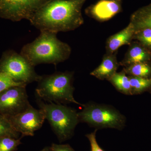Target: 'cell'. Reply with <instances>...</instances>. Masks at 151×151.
<instances>
[{"mask_svg": "<svg viewBox=\"0 0 151 151\" xmlns=\"http://www.w3.org/2000/svg\"><path fill=\"white\" fill-rule=\"evenodd\" d=\"M86 0H52L29 21L40 31L58 33L74 30L84 24L81 10Z\"/></svg>", "mask_w": 151, "mask_h": 151, "instance_id": "6da1fadb", "label": "cell"}, {"mask_svg": "<svg viewBox=\"0 0 151 151\" xmlns=\"http://www.w3.org/2000/svg\"><path fill=\"white\" fill-rule=\"evenodd\" d=\"M57 33L42 31L32 42L23 47L20 53L33 66L42 63L57 65L69 58L71 49L57 37Z\"/></svg>", "mask_w": 151, "mask_h": 151, "instance_id": "7a4b0ae2", "label": "cell"}, {"mask_svg": "<svg viewBox=\"0 0 151 151\" xmlns=\"http://www.w3.org/2000/svg\"><path fill=\"white\" fill-rule=\"evenodd\" d=\"M72 72H55L50 75L41 76L38 81L35 92L42 100L56 104L73 103L83 107L73 97Z\"/></svg>", "mask_w": 151, "mask_h": 151, "instance_id": "3957f363", "label": "cell"}, {"mask_svg": "<svg viewBox=\"0 0 151 151\" xmlns=\"http://www.w3.org/2000/svg\"><path fill=\"white\" fill-rule=\"evenodd\" d=\"M37 103L48 121L60 142L72 137L79 122L78 112L70 107L61 104L45 103L41 100Z\"/></svg>", "mask_w": 151, "mask_h": 151, "instance_id": "277c9868", "label": "cell"}, {"mask_svg": "<svg viewBox=\"0 0 151 151\" xmlns=\"http://www.w3.org/2000/svg\"><path fill=\"white\" fill-rule=\"evenodd\" d=\"M83 107V110L78 112L80 122L97 129L111 128L121 130L125 127V116L111 106L90 103L84 104Z\"/></svg>", "mask_w": 151, "mask_h": 151, "instance_id": "5b68a950", "label": "cell"}, {"mask_svg": "<svg viewBox=\"0 0 151 151\" xmlns=\"http://www.w3.org/2000/svg\"><path fill=\"white\" fill-rule=\"evenodd\" d=\"M35 67L21 53L7 50L0 59V71L18 83L27 85L38 81L41 76L35 72Z\"/></svg>", "mask_w": 151, "mask_h": 151, "instance_id": "8992f818", "label": "cell"}, {"mask_svg": "<svg viewBox=\"0 0 151 151\" xmlns=\"http://www.w3.org/2000/svg\"><path fill=\"white\" fill-rule=\"evenodd\" d=\"M52 0H0V17L13 22L29 20Z\"/></svg>", "mask_w": 151, "mask_h": 151, "instance_id": "52a82bcc", "label": "cell"}, {"mask_svg": "<svg viewBox=\"0 0 151 151\" xmlns=\"http://www.w3.org/2000/svg\"><path fill=\"white\" fill-rule=\"evenodd\" d=\"M26 86H12L0 92V114L8 117L24 111L30 105Z\"/></svg>", "mask_w": 151, "mask_h": 151, "instance_id": "ba28073f", "label": "cell"}, {"mask_svg": "<svg viewBox=\"0 0 151 151\" xmlns=\"http://www.w3.org/2000/svg\"><path fill=\"white\" fill-rule=\"evenodd\" d=\"M8 118L15 129L21 134V138L33 136L35 131L42 127L45 120L42 111L35 109L31 105L24 111Z\"/></svg>", "mask_w": 151, "mask_h": 151, "instance_id": "9c48e42d", "label": "cell"}, {"mask_svg": "<svg viewBox=\"0 0 151 151\" xmlns=\"http://www.w3.org/2000/svg\"><path fill=\"white\" fill-rule=\"evenodd\" d=\"M122 10V0H100L85 9L86 14L100 22L109 20Z\"/></svg>", "mask_w": 151, "mask_h": 151, "instance_id": "30bf717a", "label": "cell"}, {"mask_svg": "<svg viewBox=\"0 0 151 151\" xmlns=\"http://www.w3.org/2000/svg\"><path fill=\"white\" fill-rule=\"evenodd\" d=\"M135 32L134 25L130 22L124 29L108 38L106 46L108 53H115L123 45L131 43Z\"/></svg>", "mask_w": 151, "mask_h": 151, "instance_id": "8fae6325", "label": "cell"}, {"mask_svg": "<svg viewBox=\"0 0 151 151\" xmlns=\"http://www.w3.org/2000/svg\"><path fill=\"white\" fill-rule=\"evenodd\" d=\"M119 65L116 54L107 53L100 65L91 72L90 75L100 80H109L116 73Z\"/></svg>", "mask_w": 151, "mask_h": 151, "instance_id": "7c38bea8", "label": "cell"}, {"mask_svg": "<svg viewBox=\"0 0 151 151\" xmlns=\"http://www.w3.org/2000/svg\"><path fill=\"white\" fill-rule=\"evenodd\" d=\"M151 61V51L139 42L131 45L121 64L128 65L138 63Z\"/></svg>", "mask_w": 151, "mask_h": 151, "instance_id": "4fadbf2b", "label": "cell"}, {"mask_svg": "<svg viewBox=\"0 0 151 151\" xmlns=\"http://www.w3.org/2000/svg\"><path fill=\"white\" fill-rule=\"evenodd\" d=\"M130 22L134 25L135 32L145 28H151V3L133 13Z\"/></svg>", "mask_w": 151, "mask_h": 151, "instance_id": "5bb4252c", "label": "cell"}, {"mask_svg": "<svg viewBox=\"0 0 151 151\" xmlns=\"http://www.w3.org/2000/svg\"><path fill=\"white\" fill-rule=\"evenodd\" d=\"M151 61L138 63L127 66L124 71L130 76L143 78L151 77Z\"/></svg>", "mask_w": 151, "mask_h": 151, "instance_id": "9a60e30c", "label": "cell"}, {"mask_svg": "<svg viewBox=\"0 0 151 151\" xmlns=\"http://www.w3.org/2000/svg\"><path fill=\"white\" fill-rule=\"evenodd\" d=\"M109 81L118 91L127 95H132L129 78L124 71L119 73L116 72L109 79Z\"/></svg>", "mask_w": 151, "mask_h": 151, "instance_id": "2e32d148", "label": "cell"}, {"mask_svg": "<svg viewBox=\"0 0 151 151\" xmlns=\"http://www.w3.org/2000/svg\"><path fill=\"white\" fill-rule=\"evenodd\" d=\"M132 94H140L148 89H151V77L143 78L129 76Z\"/></svg>", "mask_w": 151, "mask_h": 151, "instance_id": "e0dca14e", "label": "cell"}, {"mask_svg": "<svg viewBox=\"0 0 151 151\" xmlns=\"http://www.w3.org/2000/svg\"><path fill=\"white\" fill-rule=\"evenodd\" d=\"M20 134L15 129L8 118L0 114V138L10 137L19 139Z\"/></svg>", "mask_w": 151, "mask_h": 151, "instance_id": "ac0fdd59", "label": "cell"}, {"mask_svg": "<svg viewBox=\"0 0 151 151\" xmlns=\"http://www.w3.org/2000/svg\"><path fill=\"white\" fill-rule=\"evenodd\" d=\"M133 39L138 40L139 43L151 51V28H145L136 32Z\"/></svg>", "mask_w": 151, "mask_h": 151, "instance_id": "d6986e66", "label": "cell"}, {"mask_svg": "<svg viewBox=\"0 0 151 151\" xmlns=\"http://www.w3.org/2000/svg\"><path fill=\"white\" fill-rule=\"evenodd\" d=\"M21 139L10 137L0 138V151H15L21 144Z\"/></svg>", "mask_w": 151, "mask_h": 151, "instance_id": "ffe728a7", "label": "cell"}, {"mask_svg": "<svg viewBox=\"0 0 151 151\" xmlns=\"http://www.w3.org/2000/svg\"><path fill=\"white\" fill-rule=\"evenodd\" d=\"M22 85V84L16 82L9 76L0 71V92L12 86Z\"/></svg>", "mask_w": 151, "mask_h": 151, "instance_id": "44dd1931", "label": "cell"}, {"mask_svg": "<svg viewBox=\"0 0 151 151\" xmlns=\"http://www.w3.org/2000/svg\"><path fill=\"white\" fill-rule=\"evenodd\" d=\"M97 131V129H96L94 132L86 135V137L90 142L91 151H104L100 147L97 142L96 137Z\"/></svg>", "mask_w": 151, "mask_h": 151, "instance_id": "7402d4cb", "label": "cell"}, {"mask_svg": "<svg viewBox=\"0 0 151 151\" xmlns=\"http://www.w3.org/2000/svg\"><path fill=\"white\" fill-rule=\"evenodd\" d=\"M50 147V151H75L68 144L57 145L53 143Z\"/></svg>", "mask_w": 151, "mask_h": 151, "instance_id": "603a6c76", "label": "cell"}, {"mask_svg": "<svg viewBox=\"0 0 151 151\" xmlns=\"http://www.w3.org/2000/svg\"><path fill=\"white\" fill-rule=\"evenodd\" d=\"M40 151H50V147H45Z\"/></svg>", "mask_w": 151, "mask_h": 151, "instance_id": "cb8c5ba5", "label": "cell"}]
</instances>
